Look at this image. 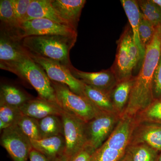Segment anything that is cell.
<instances>
[{
	"mask_svg": "<svg viewBox=\"0 0 161 161\" xmlns=\"http://www.w3.org/2000/svg\"><path fill=\"white\" fill-rule=\"evenodd\" d=\"M135 124L133 118L120 117L113 132L103 145L112 150L126 152L130 144Z\"/></svg>",
	"mask_w": 161,
	"mask_h": 161,
	"instance_id": "13",
	"label": "cell"
},
{
	"mask_svg": "<svg viewBox=\"0 0 161 161\" xmlns=\"http://www.w3.org/2000/svg\"><path fill=\"white\" fill-rule=\"evenodd\" d=\"M140 143L147 144L161 152V124L153 122L135 123L129 145Z\"/></svg>",
	"mask_w": 161,
	"mask_h": 161,
	"instance_id": "12",
	"label": "cell"
},
{
	"mask_svg": "<svg viewBox=\"0 0 161 161\" xmlns=\"http://www.w3.org/2000/svg\"><path fill=\"white\" fill-rule=\"evenodd\" d=\"M152 91L154 100L161 98V54L158 64L153 74Z\"/></svg>",
	"mask_w": 161,
	"mask_h": 161,
	"instance_id": "33",
	"label": "cell"
},
{
	"mask_svg": "<svg viewBox=\"0 0 161 161\" xmlns=\"http://www.w3.org/2000/svg\"><path fill=\"white\" fill-rule=\"evenodd\" d=\"M32 98L17 87L7 84L1 85L0 103L20 108Z\"/></svg>",
	"mask_w": 161,
	"mask_h": 161,
	"instance_id": "22",
	"label": "cell"
},
{
	"mask_svg": "<svg viewBox=\"0 0 161 161\" xmlns=\"http://www.w3.org/2000/svg\"><path fill=\"white\" fill-rule=\"evenodd\" d=\"M157 161H161V152L160 153H159L158 158Z\"/></svg>",
	"mask_w": 161,
	"mask_h": 161,
	"instance_id": "39",
	"label": "cell"
},
{
	"mask_svg": "<svg viewBox=\"0 0 161 161\" xmlns=\"http://www.w3.org/2000/svg\"><path fill=\"white\" fill-rule=\"evenodd\" d=\"M1 145L13 161H27L33 149L31 141L22 132L17 125L2 131Z\"/></svg>",
	"mask_w": 161,
	"mask_h": 161,
	"instance_id": "10",
	"label": "cell"
},
{
	"mask_svg": "<svg viewBox=\"0 0 161 161\" xmlns=\"http://www.w3.org/2000/svg\"><path fill=\"white\" fill-rule=\"evenodd\" d=\"M17 125L31 140L41 139L38 119L23 115L18 123Z\"/></svg>",
	"mask_w": 161,
	"mask_h": 161,
	"instance_id": "29",
	"label": "cell"
},
{
	"mask_svg": "<svg viewBox=\"0 0 161 161\" xmlns=\"http://www.w3.org/2000/svg\"><path fill=\"white\" fill-rule=\"evenodd\" d=\"M141 13L156 28L161 26V9L152 0L137 1Z\"/></svg>",
	"mask_w": 161,
	"mask_h": 161,
	"instance_id": "28",
	"label": "cell"
},
{
	"mask_svg": "<svg viewBox=\"0 0 161 161\" xmlns=\"http://www.w3.org/2000/svg\"><path fill=\"white\" fill-rule=\"evenodd\" d=\"M39 123L41 139L63 135V123L61 116L49 115L39 119Z\"/></svg>",
	"mask_w": 161,
	"mask_h": 161,
	"instance_id": "24",
	"label": "cell"
},
{
	"mask_svg": "<svg viewBox=\"0 0 161 161\" xmlns=\"http://www.w3.org/2000/svg\"><path fill=\"white\" fill-rule=\"evenodd\" d=\"M127 150L132 161H157L159 152L145 144L129 145Z\"/></svg>",
	"mask_w": 161,
	"mask_h": 161,
	"instance_id": "27",
	"label": "cell"
},
{
	"mask_svg": "<svg viewBox=\"0 0 161 161\" xmlns=\"http://www.w3.org/2000/svg\"><path fill=\"white\" fill-rule=\"evenodd\" d=\"M125 153V152L112 150L103 145L93 153L91 161H119Z\"/></svg>",
	"mask_w": 161,
	"mask_h": 161,
	"instance_id": "30",
	"label": "cell"
},
{
	"mask_svg": "<svg viewBox=\"0 0 161 161\" xmlns=\"http://www.w3.org/2000/svg\"><path fill=\"white\" fill-rule=\"evenodd\" d=\"M28 55L29 53L23 46L22 40L8 32L1 29L0 62L19 61Z\"/></svg>",
	"mask_w": 161,
	"mask_h": 161,
	"instance_id": "14",
	"label": "cell"
},
{
	"mask_svg": "<svg viewBox=\"0 0 161 161\" xmlns=\"http://www.w3.org/2000/svg\"><path fill=\"white\" fill-rule=\"evenodd\" d=\"M69 68L73 76L84 83L110 93L118 82L111 69L99 72H86L79 70L73 65Z\"/></svg>",
	"mask_w": 161,
	"mask_h": 161,
	"instance_id": "11",
	"label": "cell"
},
{
	"mask_svg": "<svg viewBox=\"0 0 161 161\" xmlns=\"http://www.w3.org/2000/svg\"><path fill=\"white\" fill-rule=\"evenodd\" d=\"M39 19H48L59 24L69 26L55 11L52 5V0H32L25 22Z\"/></svg>",
	"mask_w": 161,
	"mask_h": 161,
	"instance_id": "18",
	"label": "cell"
},
{
	"mask_svg": "<svg viewBox=\"0 0 161 161\" xmlns=\"http://www.w3.org/2000/svg\"><path fill=\"white\" fill-rule=\"evenodd\" d=\"M85 0H52V5L58 15L72 28L77 30Z\"/></svg>",
	"mask_w": 161,
	"mask_h": 161,
	"instance_id": "16",
	"label": "cell"
},
{
	"mask_svg": "<svg viewBox=\"0 0 161 161\" xmlns=\"http://www.w3.org/2000/svg\"><path fill=\"white\" fill-rule=\"evenodd\" d=\"M69 157L65 153H64L56 161H69Z\"/></svg>",
	"mask_w": 161,
	"mask_h": 161,
	"instance_id": "37",
	"label": "cell"
},
{
	"mask_svg": "<svg viewBox=\"0 0 161 161\" xmlns=\"http://www.w3.org/2000/svg\"><path fill=\"white\" fill-rule=\"evenodd\" d=\"M0 68L14 73L29 83L37 92L39 98L58 103L51 80L43 69L29 55L19 61L0 62Z\"/></svg>",
	"mask_w": 161,
	"mask_h": 161,
	"instance_id": "3",
	"label": "cell"
},
{
	"mask_svg": "<svg viewBox=\"0 0 161 161\" xmlns=\"http://www.w3.org/2000/svg\"><path fill=\"white\" fill-rule=\"evenodd\" d=\"M120 117L116 113H103L86 123L87 146L95 150L109 138Z\"/></svg>",
	"mask_w": 161,
	"mask_h": 161,
	"instance_id": "6",
	"label": "cell"
},
{
	"mask_svg": "<svg viewBox=\"0 0 161 161\" xmlns=\"http://www.w3.org/2000/svg\"><path fill=\"white\" fill-rule=\"evenodd\" d=\"M119 161H132V157L130 152L126 150L125 153Z\"/></svg>",
	"mask_w": 161,
	"mask_h": 161,
	"instance_id": "36",
	"label": "cell"
},
{
	"mask_svg": "<svg viewBox=\"0 0 161 161\" xmlns=\"http://www.w3.org/2000/svg\"><path fill=\"white\" fill-rule=\"evenodd\" d=\"M95 151L91 147L86 146L69 157V161H91L92 154Z\"/></svg>",
	"mask_w": 161,
	"mask_h": 161,
	"instance_id": "34",
	"label": "cell"
},
{
	"mask_svg": "<svg viewBox=\"0 0 161 161\" xmlns=\"http://www.w3.org/2000/svg\"><path fill=\"white\" fill-rule=\"evenodd\" d=\"M23 115L42 119L51 115L61 116L63 110L58 103L38 98H32L19 108Z\"/></svg>",
	"mask_w": 161,
	"mask_h": 161,
	"instance_id": "15",
	"label": "cell"
},
{
	"mask_svg": "<svg viewBox=\"0 0 161 161\" xmlns=\"http://www.w3.org/2000/svg\"><path fill=\"white\" fill-rule=\"evenodd\" d=\"M31 141L34 149L51 160L56 161L65 153V142L63 135Z\"/></svg>",
	"mask_w": 161,
	"mask_h": 161,
	"instance_id": "17",
	"label": "cell"
},
{
	"mask_svg": "<svg viewBox=\"0 0 161 161\" xmlns=\"http://www.w3.org/2000/svg\"><path fill=\"white\" fill-rule=\"evenodd\" d=\"M23 114L19 108L0 103V130L17 125Z\"/></svg>",
	"mask_w": 161,
	"mask_h": 161,
	"instance_id": "26",
	"label": "cell"
},
{
	"mask_svg": "<svg viewBox=\"0 0 161 161\" xmlns=\"http://www.w3.org/2000/svg\"><path fill=\"white\" fill-rule=\"evenodd\" d=\"M30 161H53L33 148L29 156Z\"/></svg>",
	"mask_w": 161,
	"mask_h": 161,
	"instance_id": "35",
	"label": "cell"
},
{
	"mask_svg": "<svg viewBox=\"0 0 161 161\" xmlns=\"http://www.w3.org/2000/svg\"><path fill=\"white\" fill-rule=\"evenodd\" d=\"M31 1L32 0H11L15 15L20 25L25 22L27 10Z\"/></svg>",
	"mask_w": 161,
	"mask_h": 161,
	"instance_id": "32",
	"label": "cell"
},
{
	"mask_svg": "<svg viewBox=\"0 0 161 161\" xmlns=\"http://www.w3.org/2000/svg\"><path fill=\"white\" fill-rule=\"evenodd\" d=\"M133 118L135 123L153 122L161 124V98L153 100Z\"/></svg>",
	"mask_w": 161,
	"mask_h": 161,
	"instance_id": "25",
	"label": "cell"
},
{
	"mask_svg": "<svg viewBox=\"0 0 161 161\" xmlns=\"http://www.w3.org/2000/svg\"><path fill=\"white\" fill-rule=\"evenodd\" d=\"M135 77L118 81L113 87L110 96L116 113L121 116L129 102Z\"/></svg>",
	"mask_w": 161,
	"mask_h": 161,
	"instance_id": "20",
	"label": "cell"
},
{
	"mask_svg": "<svg viewBox=\"0 0 161 161\" xmlns=\"http://www.w3.org/2000/svg\"><path fill=\"white\" fill-rule=\"evenodd\" d=\"M156 28L146 19L142 14L139 27V34L141 43L145 49L153 39Z\"/></svg>",
	"mask_w": 161,
	"mask_h": 161,
	"instance_id": "31",
	"label": "cell"
},
{
	"mask_svg": "<svg viewBox=\"0 0 161 161\" xmlns=\"http://www.w3.org/2000/svg\"><path fill=\"white\" fill-rule=\"evenodd\" d=\"M29 55L34 61L45 71L51 80L65 85L72 92L77 95L85 97L84 92V83L73 76L69 68L47 58L30 53Z\"/></svg>",
	"mask_w": 161,
	"mask_h": 161,
	"instance_id": "7",
	"label": "cell"
},
{
	"mask_svg": "<svg viewBox=\"0 0 161 161\" xmlns=\"http://www.w3.org/2000/svg\"><path fill=\"white\" fill-rule=\"evenodd\" d=\"M161 54V26L157 27L153 39L146 47L141 69L135 76L129 102L121 116L134 118L154 100L153 78Z\"/></svg>",
	"mask_w": 161,
	"mask_h": 161,
	"instance_id": "1",
	"label": "cell"
},
{
	"mask_svg": "<svg viewBox=\"0 0 161 161\" xmlns=\"http://www.w3.org/2000/svg\"><path fill=\"white\" fill-rule=\"evenodd\" d=\"M18 39L31 36L58 35L62 36H78L76 30L69 26L59 24L48 19H34L23 22L12 34Z\"/></svg>",
	"mask_w": 161,
	"mask_h": 161,
	"instance_id": "8",
	"label": "cell"
},
{
	"mask_svg": "<svg viewBox=\"0 0 161 161\" xmlns=\"http://www.w3.org/2000/svg\"><path fill=\"white\" fill-rule=\"evenodd\" d=\"M1 29L13 34L20 26L15 15L11 0L0 1Z\"/></svg>",
	"mask_w": 161,
	"mask_h": 161,
	"instance_id": "23",
	"label": "cell"
},
{
	"mask_svg": "<svg viewBox=\"0 0 161 161\" xmlns=\"http://www.w3.org/2000/svg\"><path fill=\"white\" fill-rule=\"evenodd\" d=\"M120 2L130 22L133 34V40L139 51L141 61H143L146 49L142 45L139 34V27L142 13L139 7L137 1L135 0H121Z\"/></svg>",
	"mask_w": 161,
	"mask_h": 161,
	"instance_id": "19",
	"label": "cell"
},
{
	"mask_svg": "<svg viewBox=\"0 0 161 161\" xmlns=\"http://www.w3.org/2000/svg\"><path fill=\"white\" fill-rule=\"evenodd\" d=\"M84 92L85 96L101 112L116 113L113 106L110 92L85 84H84Z\"/></svg>",
	"mask_w": 161,
	"mask_h": 161,
	"instance_id": "21",
	"label": "cell"
},
{
	"mask_svg": "<svg viewBox=\"0 0 161 161\" xmlns=\"http://www.w3.org/2000/svg\"><path fill=\"white\" fill-rule=\"evenodd\" d=\"M141 61L139 51L133 40L131 26L128 25L117 41L114 63L111 68L117 81L132 77V72Z\"/></svg>",
	"mask_w": 161,
	"mask_h": 161,
	"instance_id": "4",
	"label": "cell"
},
{
	"mask_svg": "<svg viewBox=\"0 0 161 161\" xmlns=\"http://www.w3.org/2000/svg\"><path fill=\"white\" fill-rule=\"evenodd\" d=\"M152 1L161 9V0H152Z\"/></svg>",
	"mask_w": 161,
	"mask_h": 161,
	"instance_id": "38",
	"label": "cell"
},
{
	"mask_svg": "<svg viewBox=\"0 0 161 161\" xmlns=\"http://www.w3.org/2000/svg\"><path fill=\"white\" fill-rule=\"evenodd\" d=\"M78 36L51 35L31 36L22 40L25 49L32 54L57 61L64 66H72L70 52Z\"/></svg>",
	"mask_w": 161,
	"mask_h": 161,
	"instance_id": "2",
	"label": "cell"
},
{
	"mask_svg": "<svg viewBox=\"0 0 161 161\" xmlns=\"http://www.w3.org/2000/svg\"><path fill=\"white\" fill-rule=\"evenodd\" d=\"M58 104L63 111L87 123L103 112L85 97L72 92L65 85L51 80Z\"/></svg>",
	"mask_w": 161,
	"mask_h": 161,
	"instance_id": "5",
	"label": "cell"
},
{
	"mask_svg": "<svg viewBox=\"0 0 161 161\" xmlns=\"http://www.w3.org/2000/svg\"><path fill=\"white\" fill-rule=\"evenodd\" d=\"M61 118L65 142V153L70 157L87 146L86 122L64 111L61 114Z\"/></svg>",
	"mask_w": 161,
	"mask_h": 161,
	"instance_id": "9",
	"label": "cell"
}]
</instances>
